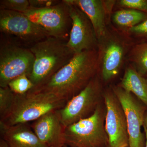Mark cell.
Returning <instances> with one entry per match:
<instances>
[{"instance_id":"obj_1","label":"cell","mask_w":147,"mask_h":147,"mask_svg":"<svg viewBox=\"0 0 147 147\" xmlns=\"http://www.w3.org/2000/svg\"><path fill=\"white\" fill-rule=\"evenodd\" d=\"M97 50L75 54L51 78L28 92L51 94L67 102L83 90L97 74Z\"/></svg>"},{"instance_id":"obj_2","label":"cell","mask_w":147,"mask_h":147,"mask_svg":"<svg viewBox=\"0 0 147 147\" xmlns=\"http://www.w3.org/2000/svg\"><path fill=\"white\" fill-rule=\"evenodd\" d=\"M126 32L111 23L98 39L97 74L103 85L114 80L125 66L131 47L135 44Z\"/></svg>"},{"instance_id":"obj_3","label":"cell","mask_w":147,"mask_h":147,"mask_svg":"<svg viewBox=\"0 0 147 147\" xmlns=\"http://www.w3.org/2000/svg\"><path fill=\"white\" fill-rule=\"evenodd\" d=\"M67 41L53 37L33 44L30 49L34 57L29 79L36 88L46 82L71 60L75 54L67 46Z\"/></svg>"},{"instance_id":"obj_4","label":"cell","mask_w":147,"mask_h":147,"mask_svg":"<svg viewBox=\"0 0 147 147\" xmlns=\"http://www.w3.org/2000/svg\"><path fill=\"white\" fill-rule=\"evenodd\" d=\"M67 101L47 93L28 92L16 94L10 113L0 122L9 126L35 121L53 110L63 108Z\"/></svg>"},{"instance_id":"obj_5","label":"cell","mask_w":147,"mask_h":147,"mask_svg":"<svg viewBox=\"0 0 147 147\" xmlns=\"http://www.w3.org/2000/svg\"><path fill=\"white\" fill-rule=\"evenodd\" d=\"M106 108L104 101L94 113L67 127L65 129V146L69 147H109L105 130Z\"/></svg>"},{"instance_id":"obj_6","label":"cell","mask_w":147,"mask_h":147,"mask_svg":"<svg viewBox=\"0 0 147 147\" xmlns=\"http://www.w3.org/2000/svg\"><path fill=\"white\" fill-rule=\"evenodd\" d=\"M104 85L98 74L83 90L68 100L59 110L65 127L92 115L103 101Z\"/></svg>"},{"instance_id":"obj_7","label":"cell","mask_w":147,"mask_h":147,"mask_svg":"<svg viewBox=\"0 0 147 147\" xmlns=\"http://www.w3.org/2000/svg\"><path fill=\"white\" fill-rule=\"evenodd\" d=\"M24 13L31 21L43 28L50 37L67 41L72 22L69 5L66 0L44 8L30 7Z\"/></svg>"},{"instance_id":"obj_8","label":"cell","mask_w":147,"mask_h":147,"mask_svg":"<svg viewBox=\"0 0 147 147\" xmlns=\"http://www.w3.org/2000/svg\"><path fill=\"white\" fill-rule=\"evenodd\" d=\"M34 57L30 48L8 43L1 45L0 87L8 86L9 83L21 75L29 77L32 70Z\"/></svg>"},{"instance_id":"obj_9","label":"cell","mask_w":147,"mask_h":147,"mask_svg":"<svg viewBox=\"0 0 147 147\" xmlns=\"http://www.w3.org/2000/svg\"><path fill=\"white\" fill-rule=\"evenodd\" d=\"M122 106L127 123L129 147H146L144 132L142 131L145 113L147 108L144 104L130 92L119 85L111 86Z\"/></svg>"},{"instance_id":"obj_10","label":"cell","mask_w":147,"mask_h":147,"mask_svg":"<svg viewBox=\"0 0 147 147\" xmlns=\"http://www.w3.org/2000/svg\"><path fill=\"white\" fill-rule=\"evenodd\" d=\"M103 98L106 108L105 128L109 138V147L129 146L125 114L111 86L104 88Z\"/></svg>"},{"instance_id":"obj_11","label":"cell","mask_w":147,"mask_h":147,"mask_svg":"<svg viewBox=\"0 0 147 147\" xmlns=\"http://www.w3.org/2000/svg\"><path fill=\"white\" fill-rule=\"evenodd\" d=\"M0 30L33 44L50 37L43 28L24 13L5 9H0Z\"/></svg>"},{"instance_id":"obj_12","label":"cell","mask_w":147,"mask_h":147,"mask_svg":"<svg viewBox=\"0 0 147 147\" xmlns=\"http://www.w3.org/2000/svg\"><path fill=\"white\" fill-rule=\"evenodd\" d=\"M72 25L67 44L74 54L97 50L98 39L94 28L84 11L68 2Z\"/></svg>"},{"instance_id":"obj_13","label":"cell","mask_w":147,"mask_h":147,"mask_svg":"<svg viewBox=\"0 0 147 147\" xmlns=\"http://www.w3.org/2000/svg\"><path fill=\"white\" fill-rule=\"evenodd\" d=\"M86 14L94 28L98 39L111 23L115 0H67Z\"/></svg>"},{"instance_id":"obj_14","label":"cell","mask_w":147,"mask_h":147,"mask_svg":"<svg viewBox=\"0 0 147 147\" xmlns=\"http://www.w3.org/2000/svg\"><path fill=\"white\" fill-rule=\"evenodd\" d=\"M59 110L48 112L31 125L40 140L48 147L65 146V127L61 121Z\"/></svg>"},{"instance_id":"obj_15","label":"cell","mask_w":147,"mask_h":147,"mask_svg":"<svg viewBox=\"0 0 147 147\" xmlns=\"http://www.w3.org/2000/svg\"><path fill=\"white\" fill-rule=\"evenodd\" d=\"M0 134L10 147H48L27 123L9 126L0 122Z\"/></svg>"},{"instance_id":"obj_16","label":"cell","mask_w":147,"mask_h":147,"mask_svg":"<svg viewBox=\"0 0 147 147\" xmlns=\"http://www.w3.org/2000/svg\"><path fill=\"white\" fill-rule=\"evenodd\" d=\"M119 85L133 94L147 108L146 76L142 75L133 66L127 63L123 76Z\"/></svg>"},{"instance_id":"obj_17","label":"cell","mask_w":147,"mask_h":147,"mask_svg":"<svg viewBox=\"0 0 147 147\" xmlns=\"http://www.w3.org/2000/svg\"><path fill=\"white\" fill-rule=\"evenodd\" d=\"M147 19V13L131 9H120L113 12L111 23L119 30L127 32Z\"/></svg>"},{"instance_id":"obj_18","label":"cell","mask_w":147,"mask_h":147,"mask_svg":"<svg viewBox=\"0 0 147 147\" xmlns=\"http://www.w3.org/2000/svg\"><path fill=\"white\" fill-rule=\"evenodd\" d=\"M127 63L147 77V42L135 43L129 53Z\"/></svg>"},{"instance_id":"obj_19","label":"cell","mask_w":147,"mask_h":147,"mask_svg":"<svg viewBox=\"0 0 147 147\" xmlns=\"http://www.w3.org/2000/svg\"><path fill=\"white\" fill-rule=\"evenodd\" d=\"M15 94L8 86L0 87V120L10 113L15 100Z\"/></svg>"},{"instance_id":"obj_20","label":"cell","mask_w":147,"mask_h":147,"mask_svg":"<svg viewBox=\"0 0 147 147\" xmlns=\"http://www.w3.org/2000/svg\"><path fill=\"white\" fill-rule=\"evenodd\" d=\"M8 86L15 94L22 95L31 90L34 85L27 75L24 74L11 81Z\"/></svg>"},{"instance_id":"obj_21","label":"cell","mask_w":147,"mask_h":147,"mask_svg":"<svg viewBox=\"0 0 147 147\" xmlns=\"http://www.w3.org/2000/svg\"><path fill=\"white\" fill-rule=\"evenodd\" d=\"M30 8L29 0H1L0 9L24 13Z\"/></svg>"},{"instance_id":"obj_22","label":"cell","mask_w":147,"mask_h":147,"mask_svg":"<svg viewBox=\"0 0 147 147\" xmlns=\"http://www.w3.org/2000/svg\"><path fill=\"white\" fill-rule=\"evenodd\" d=\"M126 32L135 43L147 42V19Z\"/></svg>"},{"instance_id":"obj_23","label":"cell","mask_w":147,"mask_h":147,"mask_svg":"<svg viewBox=\"0 0 147 147\" xmlns=\"http://www.w3.org/2000/svg\"><path fill=\"white\" fill-rule=\"evenodd\" d=\"M134 9L147 13V0H118L115 8Z\"/></svg>"},{"instance_id":"obj_24","label":"cell","mask_w":147,"mask_h":147,"mask_svg":"<svg viewBox=\"0 0 147 147\" xmlns=\"http://www.w3.org/2000/svg\"><path fill=\"white\" fill-rule=\"evenodd\" d=\"M30 7L41 8L56 5L61 1L56 0H29Z\"/></svg>"},{"instance_id":"obj_25","label":"cell","mask_w":147,"mask_h":147,"mask_svg":"<svg viewBox=\"0 0 147 147\" xmlns=\"http://www.w3.org/2000/svg\"><path fill=\"white\" fill-rule=\"evenodd\" d=\"M0 147H10L6 143L3 139H1L0 140Z\"/></svg>"},{"instance_id":"obj_26","label":"cell","mask_w":147,"mask_h":147,"mask_svg":"<svg viewBox=\"0 0 147 147\" xmlns=\"http://www.w3.org/2000/svg\"><path fill=\"white\" fill-rule=\"evenodd\" d=\"M147 130V111L145 113L144 117V123L143 125Z\"/></svg>"},{"instance_id":"obj_27","label":"cell","mask_w":147,"mask_h":147,"mask_svg":"<svg viewBox=\"0 0 147 147\" xmlns=\"http://www.w3.org/2000/svg\"><path fill=\"white\" fill-rule=\"evenodd\" d=\"M143 128H144V132L145 135H146V147H147V130L144 126H143Z\"/></svg>"},{"instance_id":"obj_28","label":"cell","mask_w":147,"mask_h":147,"mask_svg":"<svg viewBox=\"0 0 147 147\" xmlns=\"http://www.w3.org/2000/svg\"><path fill=\"white\" fill-rule=\"evenodd\" d=\"M69 147L67 146H64V147Z\"/></svg>"},{"instance_id":"obj_29","label":"cell","mask_w":147,"mask_h":147,"mask_svg":"<svg viewBox=\"0 0 147 147\" xmlns=\"http://www.w3.org/2000/svg\"><path fill=\"white\" fill-rule=\"evenodd\" d=\"M129 147V146H125V147Z\"/></svg>"}]
</instances>
